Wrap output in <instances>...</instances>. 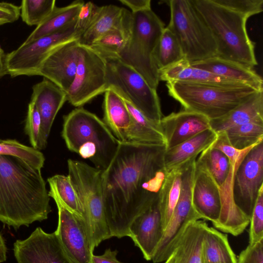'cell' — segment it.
I'll return each instance as SVG.
<instances>
[{"instance_id": "obj_1", "label": "cell", "mask_w": 263, "mask_h": 263, "mask_svg": "<svg viewBox=\"0 0 263 263\" xmlns=\"http://www.w3.org/2000/svg\"><path fill=\"white\" fill-rule=\"evenodd\" d=\"M165 145L120 142L102 171L101 189L110 235L129 236L134 220L158 198L166 175Z\"/></svg>"}, {"instance_id": "obj_2", "label": "cell", "mask_w": 263, "mask_h": 263, "mask_svg": "<svg viewBox=\"0 0 263 263\" xmlns=\"http://www.w3.org/2000/svg\"><path fill=\"white\" fill-rule=\"evenodd\" d=\"M41 170L0 155V221L17 229L47 219L50 197Z\"/></svg>"}, {"instance_id": "obj_3", "label": "cell", "mask_w": 263, "mask_h": 263, "mask_svg": "<svg viewBox=\"0 0 263 263\" xmlns=\"http://www.w3.org/2000/svg\"><path fill=\"white\" fill-rule=\"evenodd\" d=\"M215 41L216 56L253 68L258 65L255 45L247 32L248 16L217 0H191Z\"/></svg>"}, {"instance_id": "obj_4", "label": "cell", "mask_w": 263, "mask_h": 263, "mask_svg": "<svg viewBox=\"0 0 263 263\" xmlns=\"http://www.w3.org/2000/svg\"><path fill=\"white\" fill-rule=\"evenodd\" d=\"M62 136L70 151L101 170L109 165L120 142L103 120L82 107L64 117Z\"/></svg>"}, {"instance_id": "obj_5", "label": "cell", "mask_w": 263, "mask_h": 263, "mask_svg": "<svg viewBox=\"0 0 263 263\" xmlns=\"http://www.w3.org/2000/svg\"><path fill=\"white\" fill-rule=\"evenodd\" d=\"M166 85L169 95L184 109L201 114L210 120L223 116L261 90L248 85L228 87L184 81L167 82Z\"/></svg>"}, {"instance_id": "obj_6", "label": "cell", "mask_w": 263, "mask_h": 263, "mask_svg": "<svg viewBox=\"0 0 263 263\" xmlns=\"http://www.w3.org/2000/svg\"><path fill=\"white\" fill-rule=\"evenodd\" d=\"M132 13L130 35L118 60L138 72L152 88L157 89L159 71L154 54L164 24L152 9Z\"/></svg>"}, {"instance_id": "obj_7", "label": "cell", "mask_w": 263, "mask_h": 263, "mask_svg": "<svg viewBox=\"0 0 263 263\" xmlns=\"http://www.w3.org/2000/svg\"><path fill=\"white\" fill-rule=\"evenodd\" d=\"M68 176L79 199L83 219L93 250L111 237L106 222L101 189L102 170L78 160L67 161Z\"/></svg>"}, {"instance_id": "obj_8", "label": "cell", "mask_w": 263, "mask_h": 263, "mask_svg": "<svg viewBox=\"0 0 263 263\" xmlns=\"http://www.w3.org/2000/svg\"><path fill=\"white\" fill-rule=\"evenodd\" d=\"M168 28L175 35L189 63L216 57L217 45L208 26L191 0L168 1Z\"/></svg>"}, {"instance_id": "obj_9", "label": "cell", "mask_w": 263, "mask_h": 263, "mask_svg": "<svg viewBox=\"0 0 263 263\" xmlns=\"http://www.w3.org/2000/svg\"><path fill=\"white\" fill-rule=\"evenodd\" d=\"M106 61V90L112 89L148 119L159 124L163 116L157 89L120 60Z\"/></svg>"}, {"instance_id": "obj_10", "label": "cell", "mask_w": 263, "mask_h": 263, "mask_svg": "<svg viewBox=\"0 0 263 263\" xmlns=\"http://www.w3.org/2000/svg\"><path fill=\"white\" fill-rule=\"evenodd\" d=\"M76 20L57 32L23 43L6 54L5 63L8 74L11 77L37 75L43 61L54 49L66 42L79 40L81 35L75 29Z\"/></svg>"}, {"instance_id": "obj_11", "label": "cell", "mask_w": 263, "mask_h": 263, "mask_svg": "<svg viewBox=\"0 0 263 263\" xmlns=\"http://www.w3.org/2000/svg\"><path fill=\"white\" fill-rule=\"evenodd\" d=\"M107 61L89 46L80 44L74 79L66 93L67 101L79 107L106 90Z\"/></svg>"}, {"instance_id": "obj_12", "label": "cell", "mask_w": 263, "mask_h": 263, "mask_svg": "<svg viewBox=\"0 0 263 263\" xmlns=\"http://www.w3.org/2000/svg\"><path fill=\"white\" fill-rule=\"evenodd\" d=\"M196 159L191 161L183 171L180 196L153 254L151 260L154 263L165 261L174 251L187 226L191 222L201 219L193 209L192 203Z\"/></svg>"}, {"instance_id": "obj_13", "label": "cell", "mask_w": 263, "mask_h": 263, "mask_svg": "<svg viewBox=\"0 0 263 263\" xmlns=\"http://www.w3.org/2000/svg\"><path fill=\"white\" fill-rule=\"evenodd\" d=\"M263 187V141L248 152L233 178L232 197L236 206L249 217Z\"/></svg>"}, {"instance_id": "obj_14", "label": "cell", "mask_w": 263, "mask_h": 263, "mask_svg": "<svg viewBox=\"0 0 263 263\" xmlns=\"http://www.w3.org/2000/svg\"><path fill=\"white\" fill-rule=\"evenodd\" d=\"M13 253L17 263H74L55 232L46 233L40 227L27 238L15 241Z\"/></svg>"}, {"instance_id": "obj_15", "label": "cell", "mask_w": 263, "mask_h": 263, "mask_svg": "<svg viewBox=\"0 0 263 263\" xmlns=\"http://www.w3.org/2000/svg\"><path fill=\"white\" fill-rule=\"evenodd\" d=\"M58 210V224L55 233L64 248L74 263H91L93 250L86 225L55 198Z\"/></svg>"}, {"instance_id": "obj_16", "label": "cell", "mask_w": 263, "mask_h": 263, "mask_svg": "<svg viewBox=\"0 0 263 263\" xmlns=\"http://www.w3.org/2000/svg\"><path fill=\"white\" fill-rule=\"evenodd\" d=\"M79 46L78 40H74L57 47L43 61L37 75L43 76L66 92L76 74Z\"/></svg>"}, {"instance_id": "obj_17", "label": "cell", "mask_w": 263, "mask_h": 263, "mask_svg": "<svg viewBox=\"0 0 263 263\" xmlns=\"http://www.w3.org/2000/svg\"><path fill=\"white\" fill-rule=\"evenodd\" d=\"M210 121L209 119L201 114L184 109L162 117L160 126L165 139L166 149L211 128Z\"/></svg>"}, {"instance_id": "obj_18", "label": "cell", "mask_w": 263, "mask_h": 263, "mask_svg": "<svg viewBox=\"0 0 263 263\" xmlns=\"http://www.w3.org/2000/svg\"><path fill=\"white\" fill-rule=\"evenodd\" d=\"M192 203L201 219L211 221L213 224L218 220L221 211L219 187L207 171L196 162Z\"/></svg>"}, {"instance_id": "obj_19", "label": "cell", "mask_w": 263, "mask_h": 263, "mask_svg": "<svg viewBox=\"0 0 263 263\" xmlns=\"http://www.w3.org/2000/svg\"><path fill=\"white\" fill-rule=\"evenodd\" d=\"M66 101V92L45 78L33 86L30 102L35 106L41 119L42 149L46 146L54 120Z\"/></svg>"}, {"instance_id": "obj_20", "label": "cell", "mask_w": 263, "mask_h": 263, "mask_svg": "<svg viewBox=\"0 0 263 263\" xmlns=\"http://www.w3.org/2000/svg\"><path fill=\"white\" fill-rule=\"evenodd\" d=\"M129 236L146 260H151L163 233L158 198L129 227Z\"/></svg>"}, {"instance_id": "obj_21", "label": "cell", "mask_w": 263, "mask_h": 263, "mask_svg": "<svg viewBox=\"0 0 263 263\" xmlns=\"http://www.w3.org/2000/svg\"><path fill=\"white\" fill-rule=\"evenodd\" d=\"M190 64L220 77L243 83L258 90L263 89L261 76L253 68L240 63L214 57Z\"/></svg>"}, {"instance_id": "obj_22", "label": "cell", "mask_w": 263, "mask_h": 263, "mask_svg": "<svg viewBox=\"0 0 263 263\" xmlns=\"http://www.w3.org/2000/svg\"><path fill=\"white\" fill-rule=\"evenodd\" d=\"M159 79L160 81L166 82L184 81L228 87L250 86L240 82L220 77L205 70L194 67L184 59L160 71Z\"/></svg>"}, {"instance_id": "obj_23", "label": "cell", "mask_w": 263, "mask_h": 263, "mask_svg": "<svg viewBox=\"0 0 263 263\" xmlns=\"http://www.w3.org/2000/svg\"><path fill=\"white\" fill-rule=\"evenodd\" d=\"M130 14L126 9L113 5L97 6L92 19L79 37V43L89 46L109 31L120 26Z\"/></svg>"}, {"instance_id": "obj_24", "label": "cell", "mask_w": 263, "mask_h": 263, "mask_svg": "<svg viewBox=\"0 0 263 263\" xmlns=\"http://www.w3.org/2000/svg\"><path fill=\"white\" fill-rule=\"evenodd\" d=\"M216 137L217 133L210 128L173 147L166 149L164 155L166 172L196 159L199 154L213 143Z\"/></svg>"}, {"instance_id": "obj_25", "label": "cell", "mask_w": 263, "mask_h": 263, "mask_svg": "<svg viewBox=\"0 0 263 263\" xmlns=\"http://www.w3.org/2000/svg\"><path fill=\"white\" fill-rule=\"evenodd\" d=\"M259 118H263V90L256 92L223 116L210 120V127L217 133Z\"/></svg>"}, {"instance_id": "obj_26", "label": "cell", "mask_w": 263, "mask_h": 263, "mask_svg": "<svg viewBox=\"0 0 263 263\" xmlns=\"http://www.w3.org/2000/svg\"><path fill=\"white\" fill-rule=\"evenodd\" d=\"M103 108V121L120 142H125L132 119L124 100L108 88L104 92Z\"/></svg>"}, {"instance_id": "obj_27", "label": "cell", "mask_w": 263, "mask_h": 263, "mask_svg": "<svg viewBox=\"0 0 263 263\" xmlns=\"http://www.w3.org/2000/svg\"><path fill=\"white\" fill-rule=\"evenodd\" d=\"M208 226L200 220L193 221L187 226L174 250L175 263H203L202 246Z\"/></svg>"}, {"instance_id": "obj_28", "label": "cell", "mask_w": 263, "mask_h": 263, "mask_svg": "<svg viewBox=\"0 0 263 263\" xmlns=\"http://www.w3.org/2000/svg\"><path fill=\"white\" fill-rule=\"evenodd\" d=\"M190 162L167 173L159 191V206L163 231L166 228L179 199L183 173Z\"/></svg>"}, {"instance_id": "obj_29", "label": "cell", "mask_w": 263, "mask_h": 263, "mask_svg": "<svg viewBox=\"0 0 263 263\" xmlns=\"http://www.w3.org/2000/svg\"><path fill=\"white\" fill-rule=\"evenodd\" d=\"M132 26L131 12L123 24L95 40L89 47L106 61L118 60L129 38Z\"/></svg>"}, {"instance_id": "obj_30", "label": "cell", "mask_w": 263, "mask_h": 263, "mask_svg": "<svg viewBox=\"0 0 263 263\" xmlns=\"http://www.w3.org/2000/svg\"><path fill=\"white\" fill-rule=\"evenodd\" d=\"M202 258L203 263H237L227 234L208 226L202 242Z\"/></svg>"}, {"instance_id": "obj_31", "label": "cell", "mask_w": 263, "mask_h": 263, "mask_svg": "<svg viewBox=\"0 0 263 263\" xmlns=\"http://www.w3.org/2000/svg\"><path fill=\"white\" fill-rule=\"evenodd\" d=\"M83 1H75L62 7H55L50 15L28 36L23 44H27L41 37L54 33L76 20Z\"/></svg>"}, {"instance_id": "obj_32", "label": "cell", "mask_w": 263, "mask_h": 263, "mask_svg": "<svg viewBox=\"0 0 263 263\" xmlns=\"http://www.w3.org/2000/svg\"><path fill=\"white\" fill-rule=\"evenodd\" d=\"M47 181L50 186L49 196L57 198L68 210L83 219L79 199L68 176L55 175L48 178Z\"/></svg>"}, {"instance_id": "obj_33", "label": "cell", "mask_w": 263, "mask_h": 263, "mask_svg": "<svg viewBox=\"0 0 263 263\" xmlns=\"http://www.w3.org/2000/svg\"><path fill=\"white\" fill-rule=\"evenodd\" d=\"M229 141L237 149L252 147L263 141V118L230 127L224 130Z\"/></svg>"}, {"instance_id": "obj_34", "label": "cell", "mask_w": 263, "mask_h": 263, "mask_svg": "<svg viewBox=\"0 0 263 263\" xmlns=\"http://www.w3.org/2000/svg\"><path fill=\"white\" fill-rule=\"evenodd\" d=\"M184 59L181 46L174 34L166 27L158 41L154 60L159 71Z\"/></svg>"}, {"instance_id": "obj_35", "label": "cell", "mask_w": 263, "mask_h": 263, "mask_svg": "<svg viewBox=\"0 0 263 263\" xmlns=\"http://www.w3.org/2000/svg\"><path fill=\"white\" fill-rule=\"evenodd\" d=\"M196 162L207 171L219 189L224 184L231 165L228 158L221 151L210 145L200 154Z\"/></svg>"}, {"instance_id": "obj_36", "label": "cell", "mask_w": 263, "mask_h": 263, "mask_svg": "<svg viewBox=\"0 0 263 263\" xmlns=\"http://www.w3.org/2000/svg\"><path fill=\"white\" fill-rule=\"evenodd\" d=\"M0 155L18 157L39 170L43 167L45 160L40 151L23 144L14 139H0Z\"/></svg>"}, {"instance_id": "obj_37", "label": "cell", "mask_w": 263, "mask_h": 263, "mask_svg": "<svg viewBox=\"0 0 263 263\" xmlns=\"http://www.w3.org/2000/svg\"><path fill=\"white\" fill-rule=\"evenodd\" d=\"M55 0H23L20 6V15L29 26H39L52 13Z\"/></svg>"}, {"instance_id": "obj_38", "label": "cell", "mask_w": 263, "mask_h": 263, "mask_svg": "<svg viewBox=\"0 0 263 263\" xmlns=\"http://www.w3.org/2000/svg\"><path fill=\"white\" fill-rule=\"evenodd\" d=\"M25 131L29 137L31 147L41 150V119L35 106L31 102L28 104Z\"/></svg>"}, {"instance_id": "obj_39", "label": "cell", "mask_w": 263, "mask_h": 263, "mask_svg": "<svg viewBox=\"0 0 263 263\" xmlns=\"http://www.w3.org/2000/svg\"><path fill=\"white\" fill-rule=\"evenodd\" d=\"M249 243L263 239V187L259 192L250 217Z\"/></svg>"}, {"instance_id": "obj_40", "label": "cell", "mask_w": 263, "mask_h": 263, "mask_svg": "<svg viewBox=\"0 0 263 263\" xmlns=\"http://www.w3.org/2000/svg\"><path fill=\"white\" fill-rule=\"evenodd\" d=\"M222 5L246 16H251L263 11V0H217Z\"/></svg>"}, {"instance_id": "obj_41", "label": "cell", "mask_w": 263, "mask_h": 263, "mask_svg": "<svg viewBox=\"0 0 263 263\" xmlns=\"http://www.w3.org/2000/svg\"><path fill=\"white\" fill-rule=\"evenodd\" d=\"M237 263H263V239L249 244L240 253Z\"/></svg>"}, {"instance_id": "obj_42", "label": "cell", "mask_w": 263, "mask_h": 263, "mask_svg": "<svg viewBox=\"0 0 263 263\" xmlns=\"http://www.w3.org/2000/svg\"><path fill=\"white\" fill-rule=\"evenodd\" d=\"M96 7L95 4L89 2L84 3L80 8L76 18L74 28L81 35L90 24Z\"/></svg>"}, {"instance_id": "obj_43", "label": "cell", "mask_w": 263, "mask_h": 263, "mask_svg": "<svg viewBox=\"0 0 263 263\" xmlns=\"http://www.w3.org/2000/svg\"><path fill=\"white\" fill-rule=\"evenodd\" d=\"M20 13V7L10 3L0 2V26L17 21Z\"/></svg>"}, {"instance_id": "obj_44", "label": "cell", "mask_w": 263, "mask_h": 263, "mask_svg": "<svg viewBox=\"0 0 263 263\" xmlns=\"http://www.w3.org/2000/svg\"><path fill=\"white\" fill-rule=\"evenodd\" d=\"M119 1L128 7L133 13L151 9V0H119Z\"/></svg>"}, {"instance_id": "obj_45", "label": "cell", "mask_w": 263, "mask_h": 263, "mask_svg": "<svg viewBox=\"0 0 263 263\" xmlns=\"http://www.w3.org/2000/svg\"><path fill=\"white\" fill-rule=\"evenodd\" d=\"M118 251H112L110 248L105 250L101 255H92L91 263H123L117 258Z\"/></svg>"}, {"instance_id": "obj_46", "label": "cell", "mask_w": 263, "mask_h": 263, "mask_svg": "<svg viewBox=\"0 0 263 263\" xmlns=\"http://www.w3.org/2000/svg\"><path fill=\"white\" fill-rule=\"evenodd\" d=\"M7 250L4 239L0 233V263L5 262L6 260Z\"/></svg>"}, {"instance_id": "obj_47", "label": "cell", "mask_w": 263, "mask_h": 263, "mask_svg": "<svg viewBox=\"0 0 263 263\" xmlns=\"http://www.w3.org/2000/svg\"><path fill=\"white\" fill-rule=\"evenodd\" d=\"M6 74H8V73L5 63V58H0V79H1Z\"/></svg>"}, {"instance_id": "obj_48", "label": "cell", "mask_w": 263, "mask_h": 263, "mask_svg": "<svg viewBox=\"0 0 263 263\" xmlns=\"http://www.w3.org/2000/svg\"><path fill=\"white\" fill-rule=\"evenodd\" d=\"M175 252L173 251L169 257L165 261L164 263H175Z\"/></svg>"}, {"instance_id": "obj_49", "label": "cell", "mask_w": 263, "mask_h": 263, "mask_svg": "<svg viewBox=\"0 0 263 263\" xmlns=\"http://www.w3.org/2000/svg\"><path fill=\"white\" fill-rule=\"evenodd\" d=\"M5 54L4 53V50L2 49V48L0 46V58H4L5 57Z\"/></svg>"}]
</instances>
